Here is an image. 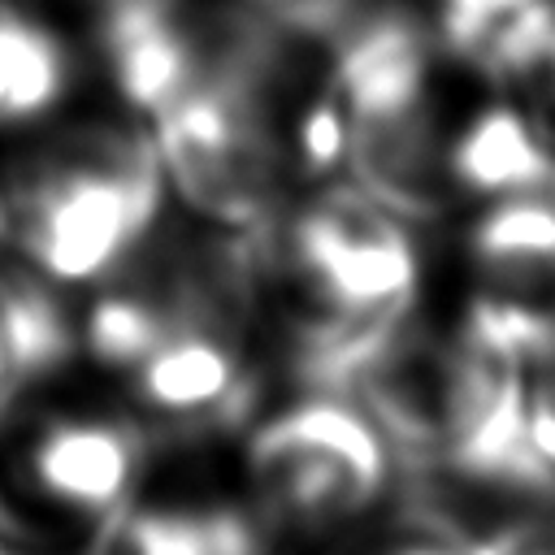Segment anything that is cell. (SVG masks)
Masks as SVG:
<instances>
[{
    "instance_id": "cell-3",
    "label": "cell",
    "mask_w": 555,
    "mask_h": 555,
    "mask_svg": "<svg viewBox=\"0 0 555 555\" xmlns=\"http://www.w3.org/2000/svg\"><path fill=\"white\" fill-rule=\"evenodd\" d=\"M165 186L208 225L260 230L282 208L286 165L247 104L204 78L152 121Z\"/></svg>"
},
{
    "instance_id": "cell-14",
    "label": "cell",
    "mask_w": 555,
    "mask_h": 555,
    "mask_svg": "<svg viewBox=\"0 0 555 555\" xmlns=\"http://www.w3.org/2000/svg\"><path fill=\"white\" fill-rule=\"evenodd\" d=\"M243 4H256V9H282V4H295V0H243Z\"/></svg>"
},
{
    "instance_id": "cell-8",
    "label": "cell",
    "mask_w": 555,
    "mask_h": 555,
    "mask_svg": "<svg viewBox=\"0 0 555 555\" xmlns=\"http://www.w3.org/2000/svg\"><path fill=\"white\" fill-rule=\"evenodd\" d=\"M74 78L65 39L35 13L0 0V130L48 117Z\"/></svg>"
},
{
    "instance_id": "cell-9",
    "label": "cell",
    "mask_w": 555,
    "mask_h": 555,
    "mask_svg": "<svg viewBox=\"0 0 555 555\" xmlns=\"http://www.w3.org/2000/svg\"><path fill=\"white\" fill-rule=\"evenodd\" d=\"M0 334L22 382L52 377L78 347V330L52 282L22 264H0Z\"/></svg>"
},
{
    "instance_id": "cell-7",
    "label": "cell",
    "mask_w": 555,
    "mask_h": 555,
    "mask_svg": "<svg viewBox=\"0 0 555 555\" xmlns=\"http://www.w3.org/2000/svg\"><path fill=\"white\" fill-rule=\"evenodd\" d=\"M100 555H264L256 520L230 507H121Z\"/></svg>"
},
{
    "instance_id": "cell-15",
    "label": "cell",
    "mask_w": 555,
    "mask_h": 555,
    "mask_svg": "<svg viewBox=\"0 0 555 555\" xmlns=\"http://www.w3.org/2000/svg\"><path fill=\"white\" fill-rule=\"evenodd\" d=\"M0 555H9V551H4V546H0Z\"/></svg>"
},
{
    "instance_id": "cell-1",
    "label": "cell",
    "mask_w": 555,
    "mask_h": 555,
    "mask_svg": "<svg viewBox=\"0 0 555 555\" xmlns=\"http://www.w3.org/2000/svg\"><path fill=\"white\" fill-rule=\"evenodd\" d=\"M165 191L152 126H74L17 160L9 238L48 282H108L156 234Z\"/></svg>"
},
{
    "instance_id": "cell-11",
    "label": "cell",
    "mask_w": 555,
    "mask_h": 555,
    "mask_svg": "<svg viewBox=\"0 0 555 555\" xmlns=\"http://www.w3.org/2000/svg\"><path fill=\"white\" fill-rule=\"evenodd\" d=\"M364 555H473V538H464L460 529H451L438 516H421L416 525L382 538Z\"/></svg>"
},
{
    "instance_id": "cell-4",
    "label": "cell",
    "mask_w": 555,
    "mask_h": 555,
    "mask_svg": "<svg viewBox=\"0 0 555 555\" xmlns=\"http://www.w3.org/2000/svg\"><path fill=\"white\" fill-rule=\"evenodd\" d=\"M230 13L234 4L208 0H95V48L126 108L152 121L199 87L217 65Z\"/></svg>"
},
{
    "instance_id": "cell-6",
    "label": "cell",
    "mask_w": 555,
    "mask_h": 555,
    "mask_svg": "<svg viewBox=\"0 0 555 555\" xmlns=\"http://www.w3.org/2000/svg\"><path fill=\"white\" fill-rule=\"evenodd\" d=\"M134 399L182 425H225L251 403V369L243 360V330L217 317L178 312L169 334L130 369Z\"/></svg>"
},
{
    "instance_id": "cell-2",
    "label": "cell",
    "mask_w": 555,
    "mask_h": 555,
    "mask_svg": "<svg viewBox=\"0 0 555 555\" xmlns=\"http://www.w3.org/2000/svg\"><path fill=\"white\" fill-rule=\"evenodd\" d=\"M395 451L369 412L338 390H312L273 412L247 442V481L269 525L330 538L369 516L390 486Z\"/></svg>"
},
{
    "instance_id": "cell-10",
    "label": "cell",
    "mask_w": 555,
    "mask_h": 555,
    "mask_svg": "<svg viewBox=\"0 0 555 555\" xmlns=\"http://www.w3.org/2000/svg\"><path fill=\"white\" fill-rule=\"evenodd\" d=\"M455 178L490 199L503 195H520V191H538V182L551 169V156L542 147V134L512 108H486L464 139L455 143L451 156Z\"/></svg>"
},
{
    "instance_id": "cell-5",
    "label": "cell",
    "mask_w": 555,
    "mask_h": 555,
    "mask_svg": "<svg viewBox=\"0 0 555 555\" xmlns=\"http://www.w3.org/2000/svg\"><path fill=\"white\" fill-rule=\"evenodd\" d=\"M143 464V434L121 416H56L17 455L22 486L69 516L108 520L130 503Z\"/></svg>"
},
{
    "instance_id": "cell-12",
    "label": "cell",
    "mask_w": 555,
    "mask_h": 555,
    "mask_svg": "<svg viewBox=\"0 0 555 555\" xmlns=\"http://www.w3.org/2000/svg\"><path fill=\"white\" fill-rule=\"evenodd\" d=\"M473 555H555V516H516L473 538Z\"/></svg>"
},
{
    "instance_id": "cell-13",
    "label": "cell",
    "mask_w": 555,
    "mask_h": 555,
    "mask_svg": "<svg viewBox=\"0 0 555 555\" xmlns=\"http://www.w3.org/2000/svg\"><path fill=\"white\" fill-rule=\"evenodd\" d=\"M22 386H26V382H22V373H17V364H13L9 347H4V334H0V416L13 408V399H17Z\"/></svg>"
}]
</instances>
